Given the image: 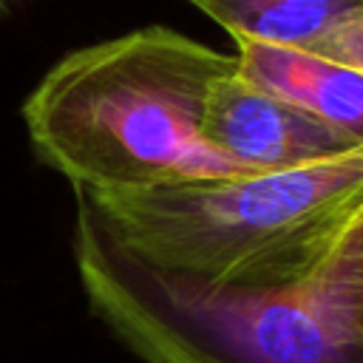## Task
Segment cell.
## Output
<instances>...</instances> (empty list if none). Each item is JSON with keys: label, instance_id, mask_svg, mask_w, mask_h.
Returning <instances> with one entry per match:
<instances>
[{"label": "cell", "instance_id": "6da1fadb", "mask_svg": "<svg viewBox=\"0 0 363 363\" xmlns=\"http://www.w3.org/2000/svg\"><path fill=\"white\" fill-rule=\"evenodd\" d=\"M233 65L167 26L68 51L23 102L28 142L85 193L244 176L201 139L207 91Z\"/></svg>", "mask_w": 363, "mask_h": 363}, {"label": "cell", "instance_id": "7a4b0ae2", "mask_svg": "<svg viewBox=\"0 0 363 363\" xmlns=\"http://www.w3.org/2000/svg\"><path fill=\"white\" fill-rule=\"evenodd\" d=\"M77 196L153 269L213 286H289L363 218V145L286 170Z\"/></svg>", "mask_w": 363, "mask_h": 363}, {"label": "cell", "instance_id": "3957f363", "mask_svg": "<svg viewBox=\"0 0 363 363\" xmlns=\"http://www.w3.org/2000/svg\"><path fill=\"white\" fill-rule=\"evenodd\" d=\"M74 261L88 306L142 363H363V332L326 267L289 286L170 275L125 252L79 196Z\"/></svg>", "mask_w": 363, "mask_h": 363}, {"label": "cell", "instance_id": "277c9868", "mask_svg": "<svg viewBox=\"0 0 363 363\" xmlns=\"http://www.w3.org/2000/svg\"><path fill=\"white\" fill-rule=\"evenodd\" d=\"M201 139L241 173L286 170L360 145L244 77L238 62L207 91Z\"/></svg>", "mask_w": 363, "mask_h": 363}, {"label": "cell", "instance_id": "5b68a950", "mask_svg": "<svg viewBox=\"0 0 363 363\" xmlns=\"http://www.w3.org/2000/svg\"><path fill=\"white\" fill-rule=\"evenodd\" d=\"M244 77L363 145V74L306 48L235 40Z\"/></svg>", "mask_w": 363, "mask_h": 363}, {"label": "cell", "instance_id": "8992f818", "mask_svg": "<svg viewBox=\"0 0 363 363\" xmlns=\"http://www.w3.org/2000/svg\"><path fill=\"white\" fill-rule=\"evenodd\" d=\"M218 23L233 43L312 48L360 0H184Z\"/></svg>", "mask_w": 363, "mask_h": 363}, {"label": "cell", "instance_id": "52a82bcc", "mask_svg": "<svg viewBox=\"0 0 363 363\" xmlns=\"http://www.w3.org/2000/svg\"><path fill=\"white\" fill-rule=\"evenodd\" d=\"M323 267L335 278L357 329L363 332V218L343 235V241Z\"/></svg>", "mask_w": 363, "mask_h": 363}, {"label": "cell", "instance_id": "ba28073f", "mask_svg": "<svg viewBox=\"0 0 363 363\" xmlns=\"http://www.w3.org/2000/svg\"><path fill=\"white\" fill-rule=\"evenodd\" d=\"M306 51H315L320 57H329L340 65H349L354 71L363 74V0L349 9L312 48Z\"/></svg>", "mask_w": 363, "mask_h": 363}, {"label": "cell", "instance_id": "9c48e42d", "mask_svg": "<svg viewBox=\"0 0 363 363\" xmlns=\"http://www.w3.org/2000/svg\"><path fill=\"white\" fill-rule=\"evenodd\" d=\"M6 6H9V0H0V11H3V9H6Z\"/></svg>", "mask_w": 363, "mask_h": 363}]
</instances>
